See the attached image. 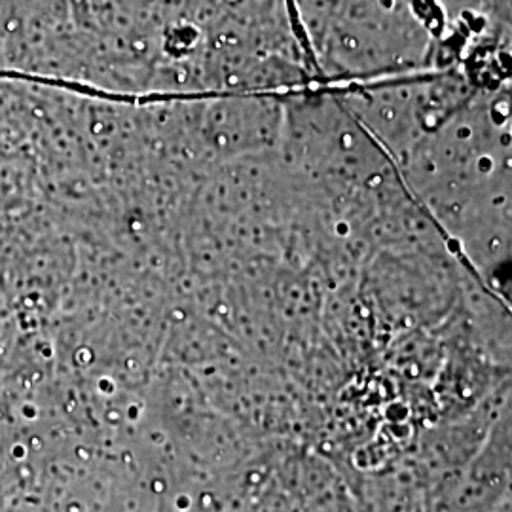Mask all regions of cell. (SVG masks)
<instances>
[{
	"label": "cell",
	"mask_w": 512,
	"mask_h": 512,
	"mask_svg": "<svg viewBox=\"0 0 512 512\" xmlns=\"http://www.w3.org/2000/svg\"><path fill=\"white\" fill-rule=\"evenodd\" d=\"M10 512H44V509H40L38 505H23V507H19V509H16V511H10Z\"/></svg>",
	"instance_id": "obj_1"
}]
</instances>
